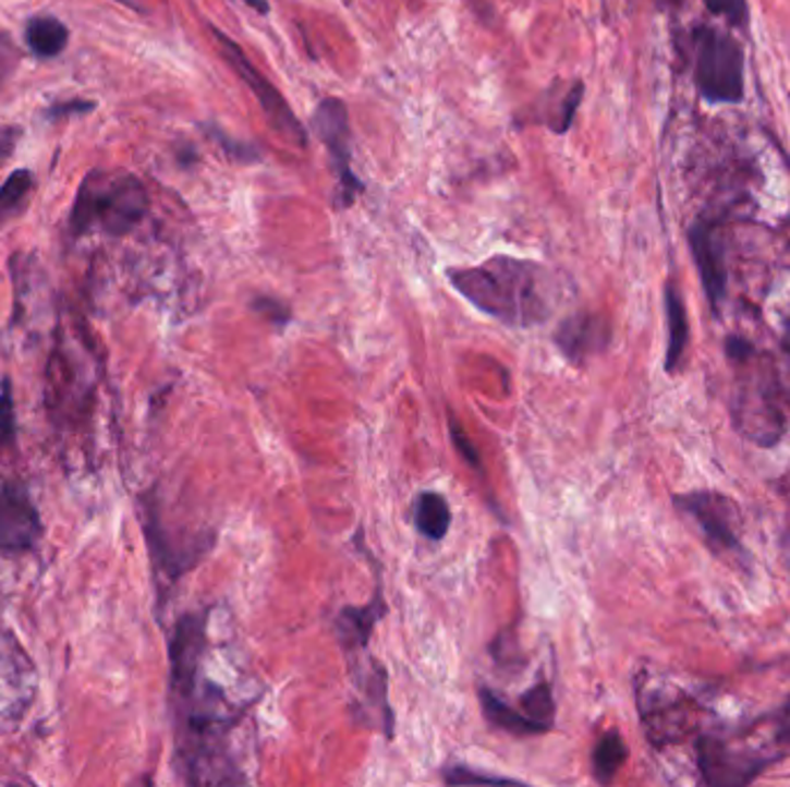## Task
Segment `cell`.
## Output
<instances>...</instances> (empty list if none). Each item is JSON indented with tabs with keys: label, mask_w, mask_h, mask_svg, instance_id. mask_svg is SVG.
Listing matches in <instances>:
<instances>
[{
	"label": "cell",
	"mask_w": 790,
	"mask_h": 787,
	"mask_svg": "<svg viewBox=\"0 0 790 787\" xmlns=\"http://www.w3.org/2000/svg\"><path fill=\"white\" fill-rule=\"evenodd\" d=\"M664 305H666V324H668V347H666V370L678 372L689 344V317L682 293L676 284H666L664 291Z\"/></svg>",
	"instance_id": "5bb4252c"
},
{
	"label": "cell",
	"mask_w": 790,
	"mask_h": 787,
	"mask_svg": "<svg viewBox=\"0 0 790 787\" xmlns=\"http://www.w3.org/2000/svg\"><path fill=\"white\" fill-rule=\"evenodd\" d=\"M384 609L387 607H384L381 592L375 594L373 603L363 605V607H342L338 621H336L338 638H340L342 646L358 649V646L368 644L379 617L384 615Z\"/></svg>",
	"instance_id": "4fadbf2b"
},
{
	"label": "cell",
	"mask_w": 790,
	"mask_h": 787,
	"mask_svg": "<svg viewBox=\"0 0 790 787\" xmlns=\"http://www.w3.org/2000/svg\"><path fill=\"white\" fill-rule=\"evenodd\" d=\"M146 210V187L132 173L90 171L76 192L70 222L74 233L100 227L111 235H123L144 220Z\"/></svg>",
	"instance_id": "3957f363"
},
{
	"label": "cell",
	"mask_w": 790,
	"mask_h": 787,
	"mask_svg": "<svg viewBox=\"0 0 790 787\" xmlns=\"http://www.w3.org/2000/svg\"><path fill=\"white\" fill-rule=\"evenodd\" d=\"M698 766L707 785H746L754 780L767 764L779 760V751L746 737L721 739L705 735L698 739Z\"/></svg>",
	"instance_id": "5b68a950"
},
{
	"label": "cell",
	"mask_w": 790,
	"mask_h": 787,
	"mask_svg": "<svg viewBox=\"0 0 790 787\" xmlns=\"http://www.w3.org/2000/svg\"><path fill=\"white\" fill-rule=\"evenodd\" d=\"M696 88L709 105L744 100V51L733 35L715 26L696 28Z\"/></svg>",
	"instance_id": "277c9868"
},
{
	"label": "cell",
	"mask_w": 790,
	"mask_h": 787,
	"mask_svg": "<svg viewBox=\"0 0 790 787\" xmlns=\"http://www.w3.org/2000/svg\"><path fill=\"white\" fill-rule=\"evenodd\" d=\"M42 536L40 513L22 483L0 485V553H28Z\"/></svg>",
	"instance_id": "9c48e42d"
},
{
	"label": "cell",
	"mask_w": 790,
	"mask_h": 787,
	"mask_svg": "<svg viewBox=\"0 0 790 787\" xmlns=\"http://www.w3.org/2000/svg\"><path fill=\"white\" fill-rule=\"evenodd\" d=\"M93 109V102L86 100H72V102H63V105H53L49 109L51 118H61V116H72V113H88Z\"/></svg>",
	"instance_id": "f1b7e54d"
},
{
	"label": "cell",
	"mask_w": 790,
	"mask_h": 787,
	"mask_svg": "<svg viewBox=\"0 0 790 787\" xmlns=\"http://www.w3.org/2000/svg\"><path fill=\"white\" fill-rule=\"evenodd\" d=\"M208 134L214 136V140H216V142L224 148V153L234 157V160H239V162H247V165L259 162V153H257V148H255V146H250V144H243V142L231 140V136H227V132H222V130H218V128H208Z\"/></svg>",
	"instance_id": "cb8c5ba5"
},
{
	"label": "cell",
	"mask_w": 790,
	"mask_h": 787,
	"mask_svg": "<svg viewBox=\"0 0 790 787\" xmlns=\"http://www.w3.org/2000/svg\"><path fill=\"white\" fill-rule=\"evenodd\" d=\"M627 743L622 739L620 732H606L599 743L594 746V753H592V772H594V778L608 785L612 783V778L618 776V772L622 770V764L627 762Z\"/></svg>",
	"instance_id": "ac0fdd59"
},
{
	"label": "cell",
	"mask_w": 790,
	"mask_h": 787,
	"mask_svg": "<svg viewBox=\"0 0 790 787\" xmlns=\"http://www.w3.org/2000/svg\"><path fill=\"white\" fill-rule=\"evenodd\" d=\"M19 140V130L16 128H0V165H3L8 157L12 155L14 146Z\"/></svg>",
	"instance_id": "f546056e"
},
{
	"label": "cell",
	"mask_w": 790,
	"mask_h": 787,
	"mask_svg": "<svg viewBox=\"0 0 790 787\" xmlns=\"http://www.w3.org/2000/svg\"><path fill=\"white\" fill-rule=\"evenodd\" d=\"M119 3H123V5H130V8H134V3H132V0H119Z\"/></svg>",
	"instance_id": "1f68e13d"
},
{
	"label": "cell",
	"mask_w": 790,
	"mask_h": 787,
	"mask_svg": "<svg viewBox=\"0 0 790 787\" xmlns=\"http://www.w3.org/2000/svg\"><path fill=\"white\" fill-rule=\"evenodd\" d=\"M709 14L721 16L730 26L744 28L749 24V3L746 0H703Z\"/></svg>",
	"instance_id": "7402d4cb"
},
{
	"label": "cell",
	"mask_w": 790,
	"mask_h": 787,
	"mask_svg": "<svg viewBox=\"0 0 790 787\" xmlns=\"http://www.w3.org/2000/svg\"><path fill=\"white\" fill-rule=\"evenodd\" d=\"M19 58H22V53H19L14 39L8 33H0V90L5 88L10 76L14 74Z\"/></svg>",
	"instance_id": "d4e9b609"
},
{
	"label": "cell",
	"mask_w": 790,
	"mask_h": 787,
	"mask_svg": "<svg viewBox=\"0 0 790 787\" xmlns=\"http://www.w3.org/2000/svg\"><path fill=\"white\" fill-rule=\"evenodd\" d=\"M781 349L786 351V356L790 359V317L786 319V326H783V336H781Z\"/></svg>",
	"instance_id": "4dcf8cb0"
},
{
	"label": "cell",
	"mask_w": 790,
	"mask_h": 787,
	"mask_svg": "<svg viewBox=\"0 0 790 787\" xmlns=\"http://www.w3.org/2000/svg\"><path fill=\"white\" fill-rule=\"evenodd\" d=\"M689 247L693 262H696L705 296L712 307L719 310V305L726 299V287H728L719 225L709 220H698L689 229Z\"/></svg>",
	"instance_id": "30bf717a"
},
{
	"label": "cell",
	"mask_w": 790,
	"mask_h": 787,
	"mask_svg": "<svg viewBox=\"0 0 790 787\" xmlns=\"http://www.w3.org/2000/svg\"><path fill=\"white\" fill-rule=\"evenodd\" d=\"M555 342L564 356L573 363H585L594 353H599L610 342V326L599 314H573L564 319L555 332Z\"/></svg>",
	"instance_id": "8fae6325"
},
{
	"label": "cell",
	"mask_w": 790,
	"mask_h": 787,
	"mask_svg": "<svg viewBox=\"0 0 790 787\" xmlns=\"http://www.w3.org/2000/svg\"><path fill=\"white\" fill-rule=\"evenodd\" d=\"M726 353L736 367L733 390V425L740 435L761 448H773L788 427L790 390L786 388L779 367L742 338H728Z\"/></svg>",
	"instance_id": "7a4b0ae2"
},
{
	"label": "cell",
	"mask_w": 790,
	"mask_h": 787,
	"mask_svg": "<svg viewBox=\"0 0 790 787\" xmlns=\"http://www.w3.org/2000/svg\"><path fill=\"white\" fill-rule=\"evenodd\" d=\"M253 310L266 322H271L276 326H287L289 324V307L271 296H259L253 301Z\"/></svg>",
	"instance_id": "484cf974"
},
{
	"label": "cell",
	"mask_w": 790,
	"mask_h": 787,
	"mask_svg": "<svg viewBox=\"0 0 790 787\" xmlns=\"http://www.w3.org/2000/svg\"><path fill=\"white\" fill-rule=\"evenodd\" d=\"M445 780L449 785H474V783H518V780H511L507 776H495V774H478L474 772L472 766H462V764H451L445 770Z\"/></svg>",
	"instance_id": "603a6c76"
},
{
	"label": "cell",
	"mask_w": 790,
	"mask_h": 787,
	"mask_svg": "<svg viewBox=\"0 0 790 787\" xmlns=\"http://www.w3.org/2000/svg\"><path fill=\"white\" fill-rule=\"evenodd\" d=\"M33 183H35V179L28 169L14 171L3 183V187H0V225L10 220L12 215H16V210L24 206L26 196L33 190Z\"/></svg>",
	"instance_id": "d6986e66"
},
{
	"label": "cell",
	"mask_w": 790,
	"mask_h": 787,
	"mask_svg": "<svg viewBox=\"0 0 790 787\" xmlns=\"http://www.w3.org/2000/svg\"><path fill=\"white\" fill-rule=\"evenodd\" d=\"M520 704H523V712L538 721L544 725H552L555 721V698H552V688L548 681H538L534 683L530 691L523 693V698H520Z\"/></svg>",
	"instance_id": "ffe728a7"
},
{
	"label": "cell",
	"mask_w": 790,
	"mask_h": 787,
	"mask_svg": "<svg viewBox=\"0 0 790 787\" xmlns=\"http://www.w3.org/2000/svg\"><path fill=\"white\" fill-rule=\"evenodd\" d=\"M672 501L682 516L698 526L701 538L712 553L721 557L744 555L742 510L733 499L721 495V492L703 489L678 495Z\"/></svg>",
	"instance_id": "8992f818"
},
{
	"label": "cell",
	"mask_w": 790,
	"mask_h": 787,
	"mask_svg": "<svg viewBox=\"0 0 790 787\" xmlns=\"http://www.w3.org/2000/svg\"><path fill=\"white\" fill-rule=\"evenodd\" d=\"M313 132L329 148L333 171L344 194V204H350L361 192V183L350 171V116H347L344 102H340L338 97L321 100L313 113Z\"/></svg>",
	"instance_id": "ba28073f"
},
{
	"label": "cell",
	"mask_w": 790,
	"mask_h": 787,
	"mask_svg": "<svg viewBox=\"0 0 790 787\" xmlns=\"http://www.w3.org/2000/svg\"><path fill=\"white\" fill-rule=\"evenodd\" d=\"M214 33L218 37V45H220V49H222V53L227 58V63L236 70V74L243 78L245 86L255 93L257 102L264 109L271 128L289 144L305 148L307 146V132L303 130L296 113L292 111V107L287 105V100L280 95V90L271 82H268V78L253 63H250V58L243 53V49L234 43V39L227 37L220 31H214Z\"/></svg>",
	"instance_id": "52a82bcc"
},
{
	"label": "cell",
	"mask_w": 790,
	"mask_h": 787,
	"mask_svg": "<svg viewBox=\"0 0 790 787\" xmlns=\"http://www.w3.org/2000/svg\"><path fill=\"white\" fill-rule=\"evenodd\" d=\"M414 522L418 534L430 541H441L451 529V508L437 492H421L414 501Z\"/></svg>",
	"instance_id": "2e32d148"
},
{
	"label": "cell",
	"mask_w": 790,
	"mask_h": 787,
	"mask_svg": "<svg viewBox=\"0 0 790 787\" xmlns=\"http://www.w3.org/2000/svg\"><path fill=\"white\" fill-rule=\"evenodd\" d=\"M583 100V84H573V88L567 93L564 102L560 107V123L555 125L557 134H564L569 130V125L573 123V116L578 111V105Z\"/></svg>",
	"instance_id": "83f0119b"
},
{
	"label": "cell",
	"mask_w": 790,
	"mask_h": 787,
	"mask_svg": "<svg viewBox=\"0 0 790 787\" xmlns=\"http://www.w3.org/2000/svg\"><path fill=\"white\" fill-rule=\"evenodd\" d=\"M689 706L684 698L664 700L657 693H647V704L641 702V712L652 743L666 746L680 741L696 721V714H691Z\"/></svg>",
	"instance_id": "7c38bea8"
},
{
	"label": "cell",
	"mask_w": 790,
	"mask_h": 787,
	"mask_svg": "<svg viewBox=\"0 0 790 787\" xmlns=\"http://www.w3.org/2000/svg\"><path fill=\"white\" fill-rule=\"evenodd\" d=\"M449 429H451V437H453V444H455V448L462 452V458H465L476 471H484V464H481V460H478V452H476V448H474V444L470 441V437L465 435V429H462L460 425H458V421L451 416V421H449Z\"/></svg>",
	"instance_id": "4316f807"
},
{
	"label": "cell",
	"mask_w": 790,
	"mask_h": 787,
	"mask_svg": "<svg viewBox=\"0 0 790 787\" xmlns=\"http://www.w3.org/2000/svg\"><path fill=\"white\" fill-rule=\"evenodd\" d=\"M449 280L462 299L509 326L542 324L552 312V278L534 262L493 257L478 266L449 270Z\"/></svg>",
	"instance_id": "6da1fadb"
},
{
	"label": "cell",
	"mask_w": 790,
	"mask_h": 787,
	"mask_svg": "<svg viewBox=\"0 0 790 787\" xmlns=\"http://www.w3.org/2000/svg\"><path fill=\"white\" fill-rule=\"evenodd\" d=\"M16 437V413L12 400V384L5 377L0 388V446H10Z\"/></svg>",
	"instance_id": "44dd1931"
},
{
	"label": "cell",
	"mask_w": 790,
	"mask_h": 787,
	"mask_svg": "<svg viewBox=\"0 0 790 787\" xmlns=\"http://www.w3.org/2000/svg\"><path fill=\"white\" fill-rule=\"evenodd\" d=\"M70 31L53 16H35L26 26V45L37 58H56L68 49Z\"/></svg>",
	"instance_id": "e0dca14e"
},
{
	"label": "cell",
	"mask_w": 790,
	"mask_h": 787,
	"mask_svg": "<svg viewBox=\"0 0 790 787\" xmlns=\"http://www.w3.org/2000/svg\"><path fill=\"white\" fill-rule=\"evenodd\" d=\"M478 700H481V706H484V716L490 725L499 727V730L505 732H511V735H520V737H530V735H544L548 732L550 727L538 723L534 718H530L525 712L520 714L515 710H511V706L499 700L490 688H481L478 691Z\"/></svg>",
	"instance_id": "9a60e30c"
}]
</instances>
